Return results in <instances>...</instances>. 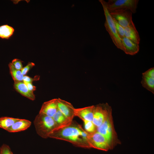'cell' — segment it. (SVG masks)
<instances>
[{"label": "cell", "instance_id": "1", "mask_svg": "<svg viewBox=\"0 0 154 154\" xmlns=\"http://www.w3.org/2000/svg\"><path fill=\"white\" fill-rule=\"evenodd\" d=\"M88 133L82 126L72 120L68 125L53 130L48 137L65 141L75 146L84 148H91L88 139Z\"/></svg>", "mask_w": 154, "mask_h": 154}, {"label": "cell", "instance_id": "2", "mask_svg": "<svg viewBox=\"0 0 154 154\" xmlns=\"http://www.w3.org/2000/svg\"><path fill=\"white\" fill-rule=\"evenodd\" d=\"M34 123L37 134L45 139L48 138L50 134L57 128L52 117L40 113L36 116Z\"/></svg>", "mask_w": 154, "mask_h": 154}, {"label": "cell", "instance_id": "3", "mask_svg": "<svg viewBox=\"0 0 154 154\" xmlns=\"http://www.w3.org/2000/svg\"><path fill=\"white\" fill-rule=\"evenodd\" d=\"M97 131L106 138L112 149L119 143L114 128L112 110L109 112L101 125L97 127Z\"/></svg>", "mask_w": 154, "mask_h": 154}, {"label": "cell", "instance_id": "4", "mask_svg": "<svg viewBox=\"0 0 154 154\" xmlns=\"http://www.w3.org/2000/svg\"><path fill=\"white\" fill-rule=\"evenodd\" d=\"M99 1L102 6L105 17L104 26L106 29L114 44L118 48L123 51L121 39L117 33L113 19L107 8L106 1L104 0H100Z\"/></svg>", "mask_w": 154, "mask_h": 154}, {"label": "cell", "instance_id": "5", "mask_svg": "<svg viewBox=\"0 0 154 154\" xmlns=\"http://www.w3.org/2000/svg\"><path fill=\"white\" fill-rule=\"evenodd\" d=\"M139 0H109L106 2L109 12L121 9H127L133 13H136Z\"/></svg>", "mask_w": 154, "mask_h": 154}, {"label": "cell", "instance_id": "6", "mask_svg": "<svg viewBox=\"0 0 154 154\" xmlns=\"http://www.w3.org/2000/svg\"><path fill=\"white\" fill-rule=\"evenodd\" d=\"M88 139L91 148L104 151L112 149L106 138L97 131L88 133Z\"/></svg>", "mask_w": 154, "mask_h": 154}, {"label": "cell", "instance_id": "7", "mask_svg": "<svg viewBox=\"0 0 154 154\" xmlns=\"http://www.w3.org/2000/svg\"><path fill=\"white\" fill-rule=\"evenodd\" d=\"M109 12L112 17L124 28L133 23V13L128 9H119Z\"/></svg>", "mask_w": 154, "mask_h": 154}, {"label": "cell", "instance_id": "8", "mask_svg": "<svg viewBox=\"0 0 154 154\" xmlns=\"http://www.w3.org/2000/svg\"><path fill=\"white\" fill-rule=\"evenodd\" d=\"M112 109L107 103L95 106L92 122L97 127L102 124Z\"/></svg>", "mask_w": 154, "mask_h": 154}, {"label": "cell", "instance_id": "9", "mask_svg": "<svg viewBox=\"0 0 154 154\" xmlns=\"http://www.w3.org/2000/svg\"><path fill=\"white\" fill-rule=\"evenodd\" d=\"M58 110L66 117L71 120L75 116V108L70 103L60 98L57 99Z\"/></svg>", "mask_w": 154, "mask_h": 154}, {"label": "cell", "instance_id": "10", "mask_svg": "<svg viewBox=\"0 0 154 154\" xmlns=\"http://www.w3.org/2000/svg\"><path fill=\"white\" fill-rule=\"evenodd\" d=\"M141 83L143 86L154 93V68H150L142 73Z\"/></svg>", "mask_w": 154, "mask_h": 154}, {"label": "cell", "instance_id": "11", "mask_svg": "<svg viewBox=\"0 0 154 154\" xmlns=\"http://www.w3.org/2000/svg\"><path fill=\"white\" fill-rule=\"evenodd\" d=\"M58 110L57 99L55 98L44 102L39 113L52 117Z\"/></svg>", "mask_w": 154, "mask_h": 154}, {"label": "cell", "instance_id": "12", "mask_svg": "<svg viewBox=\"0 0 154 154\" xmlns=\"http://www.w3.org/2000/svg\"><path fill=\"white\" fill-rule=\"evenodd\" d=\"M94 107V106H92L82 108H75V116L78 117L82 121L86 120L92 121Z\"/></svg>", "mask_w": 154, "mask_h": 154}, {"label": "cell", "instance_id": "13", "mask_svg": "<svg viewBox=\"0 0 154 154\" xmlns=\"http://www.w3.org/2000/svg\"><path fill=\"white\" fill-rule=\"evenodd\" d=\"M121 41L125 53L127 54L133 55L139 51V46L127 38L125 37L121 38Z\"/></svg>", "mask_w": 154, "mask_h": 154}, {"label": "cell", "instance_id": "14", "mask_svg": "<svg viewBox=\"0 0 154 154\" xmlns=\"http://www.w3.org/2000/svg\"><path fill=\"white\" fill-rule=\"evenodd\" d=\"M14 87L18 92L23 96L32 100L35 99L33 92L29 90L23 82H14Z\"/></svg>", "mask_w": 154, "mask_h": 154}, {"label": "cell", "instance_id": "15", "mask_svg": "<svg viewBox=\"0 0 154 154\" xmlns=\"http://www.w3.org/2000/svg\"><path fill=\"white\" fill-rule=\"evenodd\" d=\"M124 33L125 37L139 44L140 37L134 23L124 28Z\"/></svg>", "mask_w": 154, "mask_h": 154}, {"label": "cell", "instance_id": "16", "mask_svg": "<svg viewBox=\"0 0 154 154\" xmlns=\"http://www.w3.org/2000/svg\"><path fill=\"white\" fill-rule=\"evenodd\" d=\"M31 124V122L28 120L19 119L7 131L13 133L23 131L28 129Z\"/></svg>", "mask_w": 154, "mask_h": 154}, {"label": "cell", "instance_id": "17", "mask_svg": "<svg viewBox=\"0 0 154 154\" xmlns=\"http://www.w3.org/2000/svg\"><path fill=\"white\" fill-rule=\"evenodd\" d=\"M52 117L57 125V128L65 126L72 121L67 118L58 110Z\"/></svg>", "mask_w": 154, "mask_h": 154}, {"label": "cell", "instance_id": "18", "mask_svg": "<svg viewBox=\"0 0 154 154\" xmlns=\"http://www.w3.org/2000/svg\"><path fill=\"white\" fill-rule=\"evenodd\" d=\"M19 119L9 117L0 118V127L7 131Z\"/></svg>", "mask_w": 154, "mask_h": 154}, {"label": "cell", "instance_id": "19", "mask_svg": "<svg viewBox=\"0 0 154 154\" xmlns=\"http://www.w3.org/2000/svg\"><path fill=\"white\" fill-rule=\"evenodd\" d=\"M10 72L14 82L23 81L24 75L21 71L16 69L11 63L9 65Z\"/></svg>", "mask_w": 154, "mask_h": 154}, {"label": "cell", "instance_id": "20", "mask_svg": "<svg viewBox=\"0 0 154 154\" xmlns=\"http://www.w3.org/2000/svg\"><path fill=\"white\" fill-rule=\"evenodd\" d=\"M14 30L12 27L4 25L0 26V37L2 38L8 39L13 34Z\"/></svg>", "mask_w": 154, "mask_h": 154}, {"label": "cell", "instance_id": "21", "mask_svg": "<svg viewBox=\"0 0 154 154\" xmlns=\"http://www.w3.org/2000/svg\"><path fill=\"white\" fill-rule=\"evenodd\" d=\"M83 122L84 130L88 133H92L97 131V127L92 121L86 120H82Z\"/></svg>", "mask_w": 154, "mask_h": 154}, {"label": "cell", "instance_id": "22", "mask_svg": "<svg viewBox=\"0 0 154 154\" xmlns=\"http://www.w3.org/2000/svg\"><path fill=\"white\" fill-rule=\"evenodd\" d=\"M117 33L120 37L121 38L125 37L124 28L119 24L116 20L113 18Z\"/></svg>", "mask_w": 154, "mask_h": 154}, {"label": "cell", "instance_id": "23", "mask_svg": "<svg viewBox=\"0 0 154 154\" xmlns=\"http://www.w3.org/2000/svg\"><path fill=\"white\" fill-rule=\"evenodd\" d=\"M0 154H13L8 145L3 144L0 148Z\"/></svg>", "mask_w": 154, "mask_h": 154}, {"label": "cell", "instance_id": "24", "mask_svg": "<svg viewBox=\"0 0 154 154\" xmlns=\"http://www.w3.org/2000/svg\"><path fill=\"white\" fill-rule=\"evenodd\" d=\"M14 66L17 70H21L23 68L22 61L18 59H14L11 63Z\"/></svg>", "mask_w": 154, "mask_h": 154}, {"label": "cell", "instance_id": "25", "mask_svg": "<svg viewBox=\"0 0 154 154\" xmlns=\"http://www.w3.org/2000/svg\"><path fill=\"white\" fill-rule=\"evenodd\" d=\"M35 66V64L33 62H29L25 67L22 69L21 70L22 74L25 75L27 74L29 70L33 67Z\"/></svg>", "mask_w": 154, "mask_h": 154}, {"label": "cell", "instance_id": "26", "mask_svg": "<svg viewBox=\"0 0 154 154\" xmlns=\"http://www.w3.org/2000/svg\"><path fill=\"white\" fill-rule=\"evenodd\" d=\"M40 76H36L33 78H31L27 76H24L23 82H24L31 83L35 81H37L39 79Z\"/></svg>", "mask_w": 154, "mask_h": 154}, {"label": "cell", "instance_id": "27", "mask_svg": "<svg viewBox=\"0 0 154 154\" xmlns=\"http://www.w3.org/2000/svg\"><path fill=\"white\" fill-rule=\"evenodd\" d=\"M24 83L29 90L33 92L36 90V87L33 86L32 83L28 82H25Z\"/></svg>", "mask_w": 154, "mask_h": 154}]
</instances>
